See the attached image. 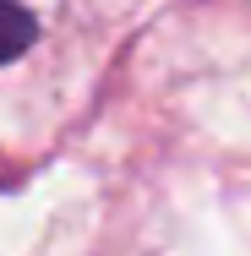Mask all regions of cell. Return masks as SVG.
I'll use <instances>...</instances> for the list:
<instances>
[{
  "label": "cell",
  "instance_id": "cell-1",
  "mask_svg": "<svg viewBox=\"0 0 251 256\" xmlns=\"http://www.w3.org/2000/svg\"><path fill=\"white\" fill-rule=\"evenodd\" d=\"M33 33H39V22L17 6V0H0V66L6 60H17V54L33 44Z\"/></svg>",
  "mask_w": 251,
  "mask_h": 256
}]
</instances>
